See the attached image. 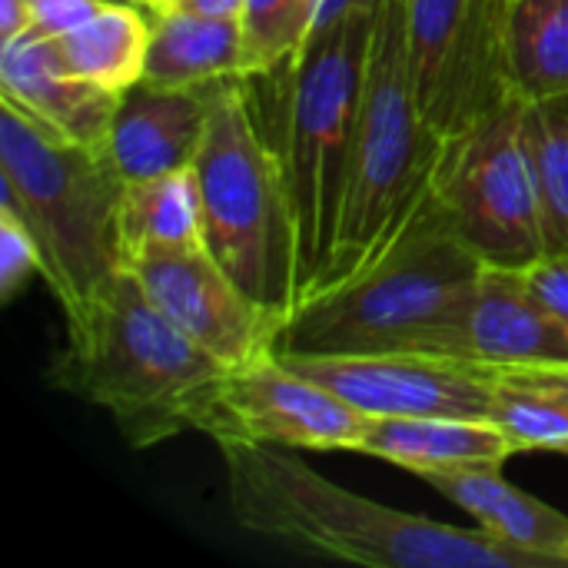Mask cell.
Masks as SVG:
<instances>
[{"label":"cell","mask_w":568,"mask_h":568,"mask_svg":"<svg viewBox=\"0 0 568 568\" xmlns=\"http://www.w3.org/2000/svg\"><path fill=\"white\" fill-rule=\"evenodd\" d=\"M150 30V13L140 3L106 0L90 20L50 43L63 70L123 97L143 80Z\"/></svg>","instance_id":"ffe728a7"},{"label":"cell","mask_w":568,"mask_h":568,"mask_svg":"<svg viewBox=\"0 0 568 568\" xmlns=\"http://www.w3.org/2000/svg\"><path fill=\"white\" fill-rule=\"evenodd\" d=\"M489 423H496L509 436L516 453L546 449L568 456V406L546 393L496 376V399H493Z\"/></svg>","instance_id":"cb8c5ba5"},{"label":"cell","mask_w":568,"mask_h":568,"mask_svg":"<svg viewBox=\"0 0 568 568\" xmlns=\"http://www.w3.org/2000/svg\"><path fill=\"white\" fill-rule=\"evenodd\" d=\"M443 140L426 126L406 57V0H376L349 190L320 286L373 263L433 193ZM316 286V290H320Z\"/></svg>","instance_id":"8992f818"},{"label":"cell","mask_w":568,"mask_h":568,"mask_svg":"<svg viewBox=\"0 0 568 568\" xmlns=\"http://www.w3.org/2000/svg\"><path fill=\"white\" fill-rule=\"evenodd\" d=\"M120 193L106 146H87L0 100V206L30 230L43 283L73 323L126 270Z\"/></svg>","instance_id":"277c9868"},{"label":"cell","mask_w":568,"mask_h":568,"mask_svg":"<svg viewBox=\"0 0 568 568\" xmlns=\"http://www.w3.org/2000/svg\"><path fill=\"white\" fill-rule=\"evenodd\" d=\"M226 366L180 333L123 270L87 316L67 323L47 383L106 409L133 449L203 433Z\"/></svg>","instance_id":"3957f363"},{"label":"cell","mask_w":568,"mask_h":568,"mask_svg":"<svg viewBox=\"0 0 568 568\" xmlns=\"http://www.w3.org/2000/svg\"><path fill=\"white\" fill-rule=\"evenodd\" d=\"M43 273L40 250L20 216L0 206V303H13L17 293Z\"/></svg>","instance_id":"d4e9b609"},{"label":"cell","mask_w":568,"mask_h":568,"mask_svg":"<svg viewBox=\"0 0 568 568\" xmlns=\"http://www.w3.org/2000/svg\"><path fill=\"white\" fill-rule=\"evenodd\" d=\"M146 300L226 369L276 349L283 320L266 313L210 250H160L126 263Z\"/></svg>","instance_id":"8fae6325"},{"label":"cell","mask_w":568,"mask_h":568,"mask_svg":"<svg viewBox=\"0 0 568 568\" xmlns=\"http://www.w3.org/2000/svg\"><path fill=\"white\" fill-rule=\"evenodd\" d=\"M433 196L489 266L529 270L549 253L526 97L513 93L479 123L443 140Z\"/></svg>","instance_id":"ba28073f"},{"label":"cell","mask_w":568,"mask_h":568,"mask_svg":"<svg viewBox=\"0 0 568 568\" xmlns=\"http://www.w3.org/2000/svg\"><path fill=\"white\" fill-rule=\"evenodd\" d=\"M373 17L376 0L329 17L286 70L290 103L280 160L300 236V300L323 283L336 253Z\"/></svg>","instance_id":"52a82bcc"},{"label":"cell","mask_w":568,"mask_h":568,"mask_svg":"<svg viewBox=\"0 0 568 568\" xmlns=\"http://www.w3.org/2000/svg\"><path fill=\"white\" fill-rule=\"evenodd\" d=\"M120 246L126 263L160 250H206L203 200L193 166L123 183Z\"/></svg>","instance_id":"d6986e66"},{"label":"cell","mask_w":568,"mask_h":568,"mask_svg":"<svg viewBox=\"0 0 568 568\" xmlns=\"http://www.w3.org/2000/svg\"><path fill=\"white\" fill-rule=\"evenodd\" d=\"M146 13H160V10H170V7H176L180 0H136Z\"/></svg>","instance_id":"4dcf8cb0"},{"label":"cell","mask_w":568,"mask_h":568,"mask_svg":"<svg viewBox=\"0 0 568 568\" xmlns=\"http://www.w3.org/2000/svg\"><path fill=\"white\" fill-rule=\"evenodd\" d=\"M433 356L493 373L556 366L568 363V329L532 286L529 270L483 263L463 313Z\"/></svg>","instance_id":"4fadbf2b"},{"label":"cell","mask_w":568,"mask_h":568,"mask_svg":"<svg viewBox=\"0 0 568 568\" xmlns=\"http://www.w3.org/2000/svg\"><path fill=\"white\" fill-rule=\"evenodd\" d=\"M303 376L323 383L363 416H453L489 419L496 399L493 369L423 356V353H359V356H283Z\"/></svg>","instance_id":"7c38bea8"},{"label":"cell","mask_w":568,"mask_h":568,"mask_svg":"<svg viewBox=\"0 0 568 568\" xmlns=\"http://www.w3.org/2000/svg\"><path fill=\"white\" fill-rule=\"evenodd\" d=\"M213 87L176 90L140 80L120 97L116 116L106 133V153L123 183L196 163Z\"/></svg>","instance_id":"5bb4252c"},{"label":"cell","mask_w":568,"mask_h":568,"mask_svg":"<svg viewBox=\"0 0 568 568\" xmlns=\"http://www.w3.org/2000/svg\"><path fill=\"white\" fill-rule=\"evenodd\" d=\"M529 143L539 173L546 250H568V97L529 100Z\"/></svg>","instance_id":"603a6c76"},{"label":"cell","mask_w":568,"mask_h":568,"mask_svg":"<svg viewBox=\"0 0 568 568\" xmlns=\"http://www.w3.org/2000/svg\"><path fill=\"white\" fill-rule=\"evenodd\" d=\"M106 0H30V30L43 40H57L90 20Z\"/></svg>","instance_id":"484cf974"},{"label":"cell","mask_w":568,"mask_h":568,"mask_svg":"<svg viewBox=\"0 0 568 568\" xmlns=\"http://www.w3.org/2000/svg\"><path fill=\"white\" fill-rule=\"evenodd\" d=\"M419 479L469 513L479 529L506 546L539 556L549 568L568 566V516L513 486L503 466H459L419 473Z\"/></svg>","instance_id":"2e32d148"},{"label":"cell","mask_w":568,"mask_h":568,"mask_svg":"<svg viewBox=\"0 0 568 568\" xmlns=\"http://www.w3.org/2000/svg\"><path fill=\"white\" fill-rule=\"evenodd\" d=\"M483 260L443 203L429 200L409 226L363 270L306 293L286 316L280 356H433L466 306Z\"/></svg>","instance_id":"7a4b0ae2"},{"label":"cell","mask_w":568,"mask_h":568,"mask_svg":"<svg viewBox=\"0 0 568 568\" xmlns=\"http://www.w3.org/2000/svg\"><path fill=\"white\" fill-rule=\"evenodd\" d=\"M506 40L519 97H568V0H509Z\"/></svg>","instance_id":"44dd1931"},{"label":"cell","mask_w":568,"mask_h":568,"mask_svg":"<svg viewBox=\"0 0 568 568\" xmlns=\"http://www.w3.org/2000/svg\"><path fill=\"white\" fill-rule=\"evenodd\" d=\"M353 453L393 463L419 476L459 466H503L516 456V446L489 419L366 416L363 436Z\"/></svg>","instance_id":"e0dca14e"},{"label":"cell","mask_w":568,"mask_h":568,"mask_svg":"<svg viewBox=\"0 0 568 568\" xmlns=\"http://www.w3.org/2000/svg\"><path fill=\"white\" fill-rule=\"evenodd\" d=\"M366 416L323 383L293 369L276 349L226 369L203 433L216 443H266L283 449L353 453Z\"/></svg>","instance_id":"30bf717a"},{"label":"cell","mask_w":568,"mask_h":568,"mask_svg":"<svg viewBox=\"0 0 568 568\" xmlns=\"http://www.w3.org/2000/svg\"><path fill=\"white\" fill-rule=\"evenodd\" d=\"M120 3H136V0H120Z\"/></svg>","instance_id":"1f68e13d"},{"label":"cell","mask_w":568,"mask_h":568,"mask_svg":"<svg viewBox=\"0 0 568 568\" xmlns=\"http://www.w3.org/2000/svg\"><path fill=\"white\" fill-rule=\"evenodd\" d=\"M150 50L143 80L156 87H213L243 77V27L230 17H210L186 7L150 13Z\"/></svg>","instance_id":"ac0fdd59"},{"label":"cell","mask_w":568,"mask_h":568,"mask_svg":"<svg viewBox=\"0 0 568 568\" xmlns=\"http://www.w3.org/2000/svg\"><path fill=\"white\" fill-rule=\"evenodd\" d=\"M320 0H246L243 27V73L270 77L290 70L316 30Z\"/></svg>","instance_id":"7402d4cb"},{"label":"cell","mask_w":568,"mask_h":568,"mask_svg":"<svg viewBox=\"0 0 568 568\" xmlns=\"http://www.w3.org/2000/svg\"><path fill=\"white\" fill-rule=\"evenodd\" d=\"M509 0H406V57L426 126L449 140L499 103L513 87Z\"/></svg>","instance_id":"9c48e42d"},{"label":"cell","mask_w":568,"mask_h":568,"mask_svg":"<svg viewBox=\"0 0 568 568\" xmlns=\"http://www.w3.org/2000/svg\"><path fill=\"white\" fill-rule=\"evenodd\" d=\"M236 526L296 552L373 568H549L486 529L399 513L320 476L296 449L216 443Z\"/></svg>","instance_id":"6da1fadb"},{"label":"cell","mask_w":568,"mask_h":568,"mask_svg":"<svg viewBox=\"0 0 568 568\" xmlns=\"http://www.w3.org/2000/svg\"><path fill=\"white\" fill-rule=\"evenodd\" d=\"M243 77L213 87L196 153L210 256L276 320L300 303V236L280 150L253 120Z\"/></svg>","instance_id":"5b68a950"},{"label":"cell","mask_w":568,"mask_h":568,"mask_svg":"<svg viewBox=\"0 0 568 568\" xmlns=\"http://www.w3.org/2000/svg\"><path fill=\"white\" fill-rule=\"evenodd\" d=\"M496 376L529 386L536 393H546L552 399H559L568 406V363H556V366H526V369H499Z\"/></svg>","instance_id":"83f0119b"},{"label":"cell","mask_w":568,"mask_h":568,"mask_svg":"<svg viewBox=\"0 0 568 568\" xmlns=\"http://www.w3.org/2000/svg\"><path fill=\"white\" fill-rule=\"evenodd\" d=\"M30 27V0H0V43Z\"/></svg>","instance_id":"f1b7e54d"},{"label":"cell","mask_w":568,"mask_h":568,"mask_svg":"<svg viewBox=\"0 0 568 568\" xmlns=\"http://www.w3.org/2000/svg\"><path fill=\"white\" fill-rule=\"evenodd\" d=\"M243 3H246V0H180L176 7H186V10H196V13H210V17H230V20H240Z\"/></svg>","instance_id":"f546056e"},{"label":"cell","mask_w":568,"mask_h":568,"mask_svg":"<svg viewBox=\"0 0 568 568\" xmlns=\"http://www.w3.org/2000/svg\"><path fill=\"white\" fill-rule=\"evenodd\" d=\"M0 100L17 103L50 130L87 146H106L120 93L63 70L50 40L30 27L0 43Z\"/></svg>","instance_id":"9a60e30c"},{"label":"cell","mask_w":568,"mask_h":568,"mask_svg":"<svg viewBox=\"0 0 568 568\" xmlns=\"http://www.w3.org/2000/svg\"><path fill=\"white\" fill-rule=\"evenodd\" d=\"M529 280L552 310V316L568 329V250H552L529 266Z\"/></svg>","instance_id":"4316f807"}]
</instances>
